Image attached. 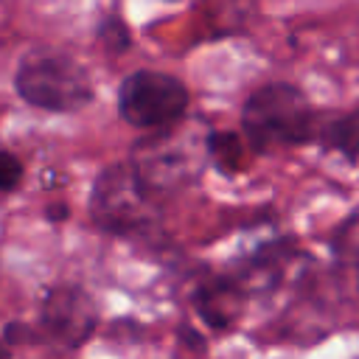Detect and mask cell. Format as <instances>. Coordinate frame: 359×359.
Listing matches in <instances>:
<instances>
[{"instance_id": "obj_1", "label": "cell", "mask_w": 359, "mask_h": 359, "mask_svg": "<svg viewBox=\"0 0 359 359\" xmlns=\"http://www.w3.org/2000/svg\"><path fill=\"white\" fill-rule=\"evenodd\" d=\"M317 123L320 115L306 93L286 81L258 87L241 107V132L247 143L261 154L311 143Z\"/></svg>"}, {"instance_id": "obj_2", "label": "cell", "mask_w": 359, "mask_h": 359, "mask_svg": "<svg viewBox=\"0 0 359 359\" xmlns=\"http://www.w3.org/2000/svg\"><path fill=\"white\" fill-rule=\"evenodd\" d=\"M17 95L45 112H79L93 101V79L62 50H31L14 73Z\"/></svg>"}, {"instance_id": "obj_3", "label": "cell", "mask_w": 359, "mask_h": 359, "mask_svg": "<svg viewBox=\"0 0 359 359\" xmlns=\"http://www.w3.org/2000/svg\"><path fill=\"white\" fill-rule=\"evenodd\" d=\"M90 213L93 222L112 236H146V230L157 224L154 196L143 188L132 163H112L95 177Z\"/></svg>"}, {"instance_id": "obj_4", "label": "cell", "mask_w": 359, "mask_h": 359, "mask_svg": "<svg viewBox=\"0 0 359 359\" xmlns=\"http://www.w3.org/2000/svg\"><path fill=\"white\" fill-rule=\"evenodd\" d=\"M188 87L160 70H135L118 87V112L137 129H168L188 109Z\"/></svg>"}, {"instance_id": "obj_5", "label": "cell", "mask_w": 359, "mask_h": 359, "mask_svg": "<svg viewBox=\"0 0 359 359\" xmlns=\"http://www.w3.org/2000/svg\"><path fill=\"white\" fill-rule=\"evenodd\" d=\"M39 323L50 342L73 351L95 331L98 309L81 286H53L42 300Z\"/></svg>"}, {"instance_id": "obj_6", "label": "cell", "mask_w": 359, "mask_h": 359, "mask_svg": "<svg viewBox=\"0 0 359 359\" xmlns=\"http://www.w3.org/2000/svg\"><path fill=\"white\" fill-rule=\"evenodd\" d=\"M244 300H247V292L233 275L205 278L202 283H196V289L191 294V303H194L196 314L213 331H227L241 317Z\"/></svg>"}, {"instance_id": "obj_7", "label": "cell", "mask_w": 359, "mask_h": 359, "mask_svg": "<svg viewBox=\"0 0 359 359\" xmlns=\"http://www.w3.org/2000/svg\"><path fill=\"white\" fill-rule=\"evenodd\" d=\"M314 140L325 151H339L348 160H356L359 157V112L320 118Z\"/></svg>"}, {"instance_id": "obj_8", "label": "cell", "mask_w": 359, "mask_h": 359, "mask_svg": "<svg viewBox=\"0 0 359 359\" xmlns=\"http://www.w3.org/2000/svg\"><path fill=\"white\" fill-rule=\"evenodd\" d=\"M205 149L208 157L213 160V165L224 174H236L244 168L241 163V137L236 132H210L205 137Z\"/></svg>"}, {"instance_id": "obj_9", "label": "cell", "mask_w": 359, "mask_h": 359, "mask_svg": "<svg viewBox=\"0 0 359 359\" xmlns=\"http://www.w3.org/2000/svg\"><path fill=\"white\" fill-rule=\"evenodd\" d=\"M98 39L107 50L112 53H121L129 48V28L121 17H107L101 25H98Z\"/></svg>"}, {"instance_id": "obj_10", "label": "cell", "mask_w": 359, "mask_h": 359, "mask_svg": "<svg viewBox=\"0 0 359 359\" xmlns=\"http://www.w3.org/2000/svg\"><path fill=\"white\" fill-rule=\"evenodd\" d=\"M334 250H337L339 255H345L348 261H356V264H359V213L337 230V236H334Z\"/></svg>"}, {"instance_id": "obj_11", "label": "cell", "mask_w": 359, "mask_h": 359, "mask_svg": "<svg viewBox=\"0 0 359 359\" xmlns=\"http://www.w3.org/2000/svg\"><path fill=\"white\" fill-rule=\"evenodd\" d=\"M22 180V163L17 154L0 149V191H14Z\"/></svg>"}, {"instance_id": "obj_12", "label": "cell", "mask_w": 359, "mask_h": 359, "mask_svg": "<svg viewBox=\"0 0 359 359\" xmlns=\"http://www.w3.org/2000/svg\"><path fill=\"white\" fill-rule=\"evenodd\" d=\"M180 339H182V345L194 348L196 353H202V351H205V342H202V339H199V334H196L194 328H188V325H180Z\"/></svg>"}, {"instance_id": "obj_13", "label": "cell", "mask_w": 359, "mask_h": 359, "mask_svg": "<svg viewBox=\"0 0 359 359\" xmlns=\"http://www.w3.org/2000/svg\"><path fill=\"white\" fill-rule=\"evenodd\" d=\"M67 213H70V210H67L65 205H50V208H48V219H50V222H62V219H67Z\"/></svg>"}, {"instance_id": "obj_14", "label": "cell", "mask_w": 359, "mask_h": 359, "mask_svg": "<svg viewBox=\"0 0 359 359\" xmlns=\"http://www.w3.org/2000/svg\"><path fill=\"white\" fill-rule=\"evenodd\" d=\"M0 359H8V348L0 342Z\"/></svg>"}]
</instances>
